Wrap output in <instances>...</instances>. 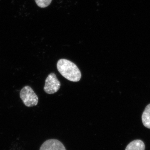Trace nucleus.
<instances>
[{
    "instance_id": "nucleus-1",
    "label": "nucleus",
    "mask_w": 150,
    "mask_h": 150,
    "mask_svg": "<svg viewBox=\"0 0 150 150\" xmlns=\"http://www.w3.org/2000/svg\"><path fill=\"white\" fill-rule=\"evenodd\" d=\"M57 68L61 74L68 80L78 82L81 78L80 70L74 63L66 59L58 61Z\"/></svg>"
},
{
    "instance_id": "nucleus-2",
    "label": "nucleus",
    "mask_w": 150,
    "mask_h": 150,
    "mask_svg": "<svg viewBox=\"0 0 150 150\" xmlns=\"http://www.w3.org/2000/svg\"><path fill=\"white\" fill-rule=\"evenodd\" d=\"M20 96L25 105L32 107L37 105L38 98L33 89L29 86H25L20 93Z\"/></svg>"
},
{
    "instance_id": "nucleus-3",
    "label": "nucleus",
    "mask_w": 150,
    "mask_h": 150,
    "mask_svg": "<svg viewBox=\"0 0 150 150\" xmlns=\"http://www.w3.org/2000/svg\"><path fill=\"white\" fill-rule=\"evenodd\" d=\"M61 87V83L56 77L54 73L49 74L45 81L44 86V91L46 93L54 94L59 90Z\"/></svg>"
},
{
    "instance_id": "nucleus-4",
    "label": "nucleus",
    "mask_w": 150,
    "mask_h": 150,
    "mask_svg": "<svg viewBox=\"0 0 150 150\" xmlns=\"http://www.w3.org/2000/svg\"><path fill=\"white\" fill-rule=\"evenodd\" d=\"M39 150H66V149L59 140L51 139L45 141Z\"/></svg>"
},
{
    "instance_id": "nucleus-5",
    "label": "nucleus",
    "mask_w": 150,
    "mask_h": 150,
    "mask_svg": "<svg viewBox=\"0 0 150 150\" xmlns=\"http://www.w3.org/2000/svg\"><path fill=\"white\" fill-rule=\"evenodd\" d=\"M145 144L142 140H135L127 145L125 150H145Z\"/></svg>"
},
{
    "instance_id": "nucleus-6",
    "label": "nucleus",
    "mask_w": 150,
    "mask_h": 150,
    "mask_svg": "<svg viewBox=\"0 0 150 150\" xmlns=\"http://www.w3.org/2000/svg\"><path fill=\"white\" fill-rule=\"evenodd\" d=\"M142 121L145 127L150 129V104L147 105L143 112Z\"/></svg>"
},
{
    "instance_id": "nucleus-7",
    "label": "nucleus",
    "mask_w": 150,
    "mask_h": 150,
    "mask_svg": "<svg viewBox=\"0 0 150 150\" xmlns=\"http://www.w3.org/2000/svg\"><path fill=\"white\" fill-rule=\"evenodd\" d=\"M52 0H35L36 4L42 8L47 7L51 4Z\"/></svg>"
}]
</instances>
